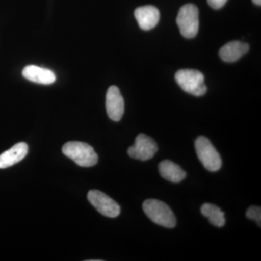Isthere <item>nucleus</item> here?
I'll use <instances>...</instances> for the list:
<instances>
[{
	"label": "nucleus",
	"mask_w": 261,
	"mask_h": 261,
	"mask_svg": "<svg viewBox=\"0 0 261 261\" xmlns=\"http://www.w3.org/2000/svg\"><path fill=\"white\" fill-rule=\"evenodd\" d=\"M142 208L147 217L154 224L166 228L176 226L175 215L169 206L162 201L149 199L144 202Z\"/></svg>",
	"instance_id": "nucleus-1"
},
{
	"label": "nucleus",
	"mask_w": 261,
	"mask_h": 261,
	"mask_svg": "<svg viewBox=\"0 0 261 261\" xmlns=\"http://www.w3.org/2000/svg\"><path fill=\"white\" fill-rule=\"evenodd\" d=\"M62 152L82 167H92L98 162V156L94 149L84 142H67L63 145Z\"/></svg>",
	"instance_id": "nucleus-2"
},
{
	"label": "nucleus",
	"mask_w": 261,
	"mask_h": 261,
	"mask_svg": "<svg viewBox=\"0 0 261 261\" xmlns=\"http://www.w3.org/2000/svg\"><path fill=\"white\" fill-rule=\"evenodd\" d=\"M176 82L187 93L200 97L207 92L205 77L201 72L193 69L178 70L175 75Z\"/></svg>",
	"instance_id": "nucleus-3"
},
{
	"label": "nucleus",
	"mask_w": 261,
	"mask_h": 261,
	"mask_svg": "<svg viewBox=\"0 0 261 261\" xmlns=\"http://www.w3.org/2000/svg\"><path fill=\"white\" fill-rule=\"evenodd\" d=\"M176 23L184 37L192 39L199 31V10L196 5L187 4L178 11Z\"/></svg>",
	"instance_id": "nucleus-4"
},
{
	"label": "nucleus",
	"mask_w": 261,
	"mask_h": 261,
	"mask_svg": "<svg viewBox=\"0 0 261 261\" xmlns=\"http://www.w3.org/2000/svg\"><path fill=\"white\" fill-rule=\"evenodd\" d=\"M197 157L209 171H218L222 165L221 158L211 141L203 136L197 138L195 143Z\"/></svg>",
	"instance_id": "nucleus-5"
},
{
	"label": "nucleus",
	"mask_w": 261,
	"mask_h": 261,
	"mask_svg": "<svg viewBox=\"0 0 261 261\" xmlns=\"http://www.w3.org/2000/svg\"><path fill=\"white\" fill-rule=\"evenodd\" d=\"M87 198L98 212L106 217L116 218L121 213L120 206L116 201L99 190H90Z\"/></svg>",
	"instance_id": "nucleus-6"
},
{
	"label": "nucleus",
	"mask_w": 261,
	"mask_h": 261,
	"mask_svg": "<svg viewBox=\"0 0 261 261\" xmlns=\"http://www.w3.org/2000/svg\"><path fill=\"white\" fill-rule=\"evenodd\" d=\"M157 151L154 140L145 134H140L136 138L135 145L128 149V154L132 159L146 161L152 159Z\"/></svg>",
	"instance_id": "nucleus-7"
},
{
	"label": "nucleus",
	"mask_w": 261,
	"mask_h": 261,
	"mask_svg": "<svg viewBox=\"0 0 261 261\" xmlns=\"http://www.w3.org/2000/svg\"><path fill=\"white\" fill-rule=\"evenodd\" d=\"M106 105L109 118L113 121H119L124 113V100L116 86H111L108 89Z\"/></svg>",
	"instance_id": "nucleus-8"
},
{
	"label": "nucleus",
	"mask_w": 261,
	"mask_h": 261,
	"mask_svg": "<svg viewBox=\"0 0 261 261\" xmlns=\"http://www.w3.org/2000/svg\"><path fill=\"white\" fill-rule=\"evenodd\" d=\"M135 16L142 30L149 31L159 23L160 12L156 7L146 5L137 8L135 11Z\"/></svg>",
	"instance_id": "nucleus-9"
},
{
	"label": "nucleus",
	"mask_w": 261,
	"mask_h": 261,
	"mask_svg": "<svg viewBox=\"0 0 261 261\" xmlns=\"http://www.w3.org/2000/svg\"><path fill=\"white\" fill-rule=\"evenodd\" d=\"M22 75L31 82L44 85L53 84L56 80V75L51 70L34 65L25 67L22 71Z\"/></svg>",
	"instance_id": "nucleus-10"
},
{
	"label": "nucleus",
	"mask_w": 261,
	"mask_h": 261,
	"mask_svg": "<svg viewBox=\"0 0 261 261\" xmlns=\"http://www.w3.org/2000/svg\"><path fill=\"white\" fill-rule=\"evenodd\" d=\"M28 145L25 142H19L8 150L0 154V168H6L20 162L28 153Z\"/></svg>",
	"instance_id": "nucleus-11"
},
{
	"label": "nucleus",
	"mask_w": 261,
	"mask_h": 261,
	"mask_svg": "<svg viewBox=\"0 0 261 261\" xmlns=\"http://www.w3.org/2000/svg\"><path fill=\"white\" fill-rule=\"evenodd\" d=\"M249 48L250 47L247 43L233 41L228 42L221 48L219 56L222 61L226 63H233L246 54L249 51Z\"/></svg>",
	"instance_id": "nucleus-12"
},
{
	"label": "nucleus",
	"mask_w": 261,
	"mask_h": 261,
	"mask_svg": "<svg viewBox=\"0 0 261 261\" xmlns=\"http://www.w3.org/2000/svg\"><path fill=\"white\" fill-rule=\"evenodd\" d=\"M159 168L161 176L173 183H179L187 176L186 172L178 165L168 160L160 163Z\"/></svg>",
	"instance_id": "nucleus-13"
},
{
	"label": "nucleus",
	"mask_w": 261,
	"mask_h": 261,
	"mask_svg": "<svg viewBox=\"0 0 261 261\" xmlns=\"http://www.w3.org/2000/svg\"><path fill=\"white\" fill-rule=\"evenodd\" d=\"M201 213L214 226L217 227H222L224 226V213L218 206L211 203L204 204L201 207Z\"/></svg>",
	"instance_id": "nucleus-14"
},
{
	"label": "nucleus",
	"mask_w": 261,
	"mask_h": 261,
	"mask_svg": "<svg viewBox=\"0 0 261 261\" xmlns=\"http://www.w3.org/2000/svg\"><path fill=\"white\" fill-rule=\"evenodd\" d=\"M247 219L256 221L259 226H261V208L257 206H250L246 212Z\"/></svg>",
	"instance_id": "nucleus-15"
},
{
	"label": "nucleus",
	"mask_w": 261,
	"mask_h": 261,
	"mask_svg": "<svg viewBox=\"0 0 261 261\" xmlns=\"http://www.w3.org/2000/svg\"><path fill=\"white\" fill-rule=\"evenodd\" d=\"M207 1L211 8L218 10L223 8L228 0H207Z\"/></svg>",
	"instance_id": "nucleus-16"
},
{
	"label": "nucleus",
	"mask_w": 261,
	"mask_h": 261,
	"mask_svg": "<svg viewBox=\"0 0 261 261\" xmlns=\"http://www.w3.org/2000/svg\"><path fill=\"white\" fill-rule=\"evenodd\" d=\"M252 1L254 4L257 5V6H260L261 0H252Z\"/></svg>",
	"instance_id": "nucleus-17"
}]
</instances>
